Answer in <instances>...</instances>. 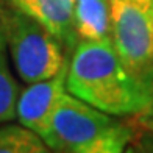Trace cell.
<instances>
[{
    "mask_svg": "<svg viewBox=\"0 0 153 153\" xmlns=\"http://www.w3.org/2000/svg\"><path fill=\"white\" fill-rule=\"evenodd\" d=\"M66 89L111 116H136L144 105L139 75L122 62L111 39H80L67 66Z\"/></svg>",
    "mask_w": 153,
    "mask_h": 153,
    "instance_id": "obj_1",
    "label": "cell"
},
{
    "mask_svg": "<svg viewBox=\"0 0 153 153\" xmlns=\"http://www.w3.org/2000/svg\"><path fill=\"white\" fill-rule=\"evenodd\" d=\"M133 136L130 125L69 92L59 99L41 134L48 149L62 153H120Z\"/></svg>",
    "mask_w": 153,
    "mask_h": 153,
    "instance_id": "obj_2",
    "label": "cell"
},
{
    "mask_svg": "<svg viewBox=\"0 0 153 153\" xmlns=\"http://www.w3.org/2000/svg\"><path fill=\"white\" fill-rule=\"evenodd\" d=\"M2 16L6 47L19 76L25 83L47 80L67 64L66 47L39 22L3 2Z\"/></svg>",
    "mask_w": 153,
    "mask_h": 153,
    "instance_id": "obj_3",
    "label": "cell"
},
{
    "mask_svg": "<svg viewBox=\"0 0 153 153\" xmlns=\"http://www.w3.org/2000/svg\"><path fill=\"white\" fill-rule=\"evenodd\" d=\"M111 41L122 62L141 74L153 62V5L139 0H109Z\"/></svg>",
    "mask_w": 153,
    "mask_h": 153,
    "instance_id": "obj_4",
    "label": "cell"
},
{
    "mask_svg": "<svg viewBox=\"0 0 153 153\" xmlns=\"http://www.w3.org/2000/svg\"><path fill=\"white\" fill-rule=\"evenodd\" d=\"M67 66L69 62L50 78L30 83V86L19 94L16 117L20 125L36 131L39 136L48 127V122L56 109L59 99L64 95V92H67Z\"/></svg>",
    "mask_w": 153,
    "mask_h": 153,
    "instance_id": "obj_5",
    "label": "cell"
},
{
    "mask_svg": "<svg viewBox=\"0 0 153 153\" xmlns=\"http://www.w3.org/2000/svg\"><path fill=\"white\" fill-rule=\"evenodd\" d=\"M55 34L67 50L78 42L74 24V0H2Z\"/></svg>",
    "mask_w": 153,
    "mask_h": 153,
    "instance_id": "obj_6",
    "label": "cell"
},
{
    "mask_svg": "<svg viewBox=\"0 0 153 153\" xmlns=\"http://www.w3.org/2000/svg\"><path fill=\"white\" fill-rule=\"evenodd\" d=\"M74 24L78 41L111 39L109 0H75Z\"/></svg>",
    "mask_w": 153,
    "mask_h": 153,
    "instance_id": "obj_7",
    "label": "cell"
},
{
    "mask_svg": "<svg viewBox=\"0 0 153 153\" xmlns=\"http://www.w3.org/2000/svg\"><path fill=\"white\" fill-rule=\"evenodd\" d=\"M48 150L44 139L24 125L0 128V153H44Z\"/></svg>",
    "mask_w": 153,
    "mask_h": 153,
    "instance_id": "obj_8",
    "label": "cell"
},
{
    "mask_svg": "<svg viewBox=\"0 0 153 153\" xmlns=\"http://www.w3.org/2000/svg\"><path fill=\"white\" fill-rule=\"evenodd\" d=\"M19 94V85L10 72L5 52H2L0 53V123L16 119Z\"/></svg>",
    "mask_w": 153,
    "mask_h": 153,
    "instance_id": "obj_9",
    "label": "cell"
},
{
    "mask_svg": "<svg viewBox=\"0 0 153 153\" xmlns=\"http://www.w3.org/2000/svg\"><path fill=\"white\" fill-rule=\"evenodd\" d=\"M139 78L144 89V105L136 114V122L153 133V62L139 74Z\"/></svg>",
    "mask_w": 153,
    "mask_h": 153,
    "instance_id": "obj_10",
    "label": "cell"
},
{
    "mask_svg": "<svg viewBox=\"0 0 153 153\" xmlns=\"http://www.w3.org/2000/svg\"><path fill=\"white\" fill-rule=\"evenodd\" d=\"M6 39H5V28H3V16H2V2H0V53L5 52Z\"/></svg>",
    "mask_w": 153,
    "mask_h": 153,
    "instance_id": "obj_11",
    "label": "cell"
},
{
    "mask_svg": "<svg viewBox=\"0 0 153 153\" xmlns=\"http://www.w3.org/2000/svg\"><path fill=\"white\" fill-rule=\"evenodd\" d=\"M139 2H144V3H149V5H153V0H139Z\"/></svg>",
    "mask_w": 153,
    "mask_h": 153,
    "instance_id": "obj_12",
    "label": "cell"
},
{
    "mask_svg": "<svg viewBox=\"0 0 153 153\" xmlns=\"http://www.w3.org/2000/svg\"><path fill=\"white\" fill-rule=\"evenodd\" d=\"M74 2H75V0H74Z\"/></svg>",
    "mask_w": 153,
    "mask_h": 153,
    "instance_id": "obj_13",
    "label": "cell"
}]
</instances>
